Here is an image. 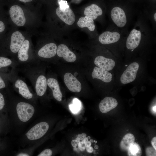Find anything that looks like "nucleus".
I'll use <instances>...</instances> for the list:
<instances>
[{"instance_id": "nucleus-24", "label": "nucleus", "mask_w": 156, "mask_h": 156, "mask_svg": "<svg viewBox=\"0 0 156 156\" xmlns=\"http://www.w3.org/2000/svg\"><path fill=\"white\" fill-rule=\"evenodd\" d=\"M69 108L73 114H76L80 111L81 109L80 101L77 99H74L73 104L69 105Z\"/></svg>"}, {"instance_id": "nucleus-5", "label": "nucleus", "mask_w": 156, "mask_h": 156, "mask_svg": "<svg viewBox=\"0 0 156 156\" xmlns=\"http://www.w3.org/2000/svg\"><path fill=\"white\" fill-rule=\"evenodd\" d=\"M110 15L112 20L118 27H122L126 25L127 17L124 11L121 8L116 7L113 8Z\"/></svg>"}, {"instance_id": "nucleus-31", "label": "nucleus", "mask_w": 156, "mask_h": 156, "mask_svg": "<svg viewBox=\"0 0 156 156\" xmlns=\"http://www.w3.org/2000/svg\"><path fill=\"white\" fill-rule=\"evenodd\" d=\"M80 141L76 139L73 140L71 142V144L72 146L75 148L78 145V143Z\"/></svg>"}, {"instance_id": "nucleus-34", "label": "nucleus", "mask_w": 156, "mask_h": 156, "mask_svg": "<svg viewBox=\"0 0 156 156\" xmlns=\"http://www.w3.org/2000/svg\"><path fill=\"white\" fill-rule=\"evenodd\" d=\"M5 29V26L3 23L0 21V33L4 31Z\"/></svg>"}, {"instance_id": "nucleus-19", "label": "nucleus", "mask_w": 156, "mask_h": 156, "mask_svg": "<svg viewBox=\"0 0 156 156\" xmlns=\"http://www.w3.org/2000/svg\"><path fill=\"white\" fill-rule=\"evenodd\" d=\"M84 14L86 16L95 20L98 16L102 15L103 11L97 5L92 4L85 8Z\"/></svg>"}, {"instance_id": "nucleus-7", "label": "nucleus", "mask_w": 156, "mask_h": 156, "mask_svg": "<svg viewBox=\"0 0 156 156\" xmlns=\"http://www.w3.org/2000/svg\"><path fill=\"white\" fill-rule=\"evenodd\" d=\"M141 38V33L140 31L135 29H132L127 40V48L130 50L136 48L140 43Z\"/></svg>"}, {"instance_id": "nucleus-41", "label": "nucleus", "mask_w": 156, "mask_h": 156, "mask_svg": "<svg viewBox=\"0 0 156 156\" xmlns=\"http://www.w3.org/2000/svg\"><path fill=\"white\" fill-rule=\"evenodd\" d=\"M99 148V146L97 145H95L94 146V148L97 149Z\"/></svg>"}, {"instance_id": "nucleus-35", "label": "nucleus", "mask_w": 156, "mask_h": 156, "mask_svg": "<svg viewBox=\"0 0 156 156\" xmlns=\"http://www.w3.org/2000/svg\"><path fill=\"white\" fill-rule=\"evenodd\" d=\"M86 148L87 152L89 153H92L93 151V148L91 146H86Z\"/></svg>"}, {"instance_id": "nucleus-3", "label": "nucleus", "mask_w": 156, "mask_h": 156, "mask_svg": "<svg viewBox=\"0 0 156 156\" xmlns=\"http://www.w3.org/2000/svg\"><path fill=\"white\" fill-rule=\"evenodd\" d=\"M10 18L13 22L18 26H23L26 23V19L22 8L17 5L12 6L9 10Z\"/></svg>"}, {"instance_id": "nucleus-33", "label": "nucleus", "mask_w": 156, "mask_h": 156, "mask_svg": "<svg viewBox=\"0 0 156 156\" xmlns=\"http://www.w3.org/2000/svg\"><path fill=\"white\" fill-rule=\"evenodd\" d=\"M151 144L153 147L156 150V137H154L152 140Z\"/></svg>"}, {"instance_id": "nucleus-27", "label": "nucleus", "mask_w": 156, "mask_h": 156, "mask_svg": "<svg viewBox=\"0 0 156 156\" xmlns=\"http://www.w3.org/2000/svg\"><path fill=\"white\" fill-rule=\"evenodd\" d=\"M147 156H156V150L151 147H147L146 151Z\"/></svg>"}, {"instance_id": "nucleus-46", "label": "nucleus", "mask_w": 156, "mask_h": 156, "mask_svg": "<svg viewBox=\"0 0 156 156\" xmlns=\"http://www.w3.org/2000/svg\"></svg>"}, {"instance_id": "nucleus-10", "label": "nucleus", "mask_w": 156, "mask_h": 156, "mask_svg": "<svg viewBox=\"0 0 156 156\" xmlns=\"http://www.w3.org/2000/svg\"><path fill=\"white\" fill-rule=\"evenodd\" d=\"M56 13L60 18L67 25H72L75 21L74 13L70 7L62 11L58 7L56 9Z\"/></svg>"}, {"instance_id": "nucleus-36", "label": "nucleus", "mask_w": 156, "mask_h": 156, "mask_svg": "<svg viewBox=\"0 0 156 156\" xmlns=\"http://www.w3.org/2000/svg\"><path fill=\"white\" fill-rule=\"evenodd\" d=\"M17 156H29V155L25 153H20L18 154Z\"/></svg>"}, {"instance_id": "nucleus-32", "label": "nucleus", "mask_w": 156, "mask_h": 156, "mask_svg": "<svg viewBox=\"0 0 156 156\" xmlns=\"http://www.w3.org/2000/svg\"><path fill=\"white\" fill-rule=\"evenodd\" d=\"M5 84L3 80L0 76V89L5 88Z\"/></svg>"}, {"instance_id": "nucleus-22", "label": "nucleus", "mask_w": 156, "mask_h": 156, "mask_svg": "<svg viewBox=\"0 0 156 156\" xmlns=\"http://www.w3.org/2000/svg\"><path fill=\"white\" fill-rule=\"evenodd\" d=\"M135 138L134 135L130 133H127L123 138L120 143V147L123 150H128L131 144L134 142Z\"/></svg>"}, {"instance_id": "nucleus-38", "label": "nucleus", "mask_w": 156, "mask_h": 156, "mask_svg": "<svg viewBox=\"0 0 156 156\" xmlns=\"http://www.w3.org/2000/svg\"><path fill=\"white\" fill-rule=\"evenodd\" d=\"M81 138L83 139L86 137V134L85 133H82V134H81Z\"/></svg>"}, {"instance_id": "nucleus-14", "label": "nucleus", "mask_w": 156, "mask_h": 156, "mask_svg": "<svg viewBox=\"0 0 156 156\" xmlns=\"http://www.w3.org/2000/svg\"><path fill=\"white\" fill-rule=\"evenodd\" d=\"M118 104L117 101L115 99L106 97L101 101L99 104V107L101 112L105 113L115 108Z\"/></svg>"}, {"instance_id": "nucleus-39", "label": "nucleus", "mask_w": 156, "mask_h": 156, "mask_svg": "<svg viewBox=\"0 0 156 156\" xmlns=\"http://www.w3.org/2000/svg\"><path fill=\"white\" fill-rule=\"evenodd\" d=\"M152 110L154 112L156 113V105H155L154 106H153L152 107Z\"/></svg>"}, {"instance_id": "nucleus-28", "label": "nucleus", "mask_w": 156, "mask_h": 156, "mask_svg": "<svg viewBox=\"0 0 156 156\" xmlns=\"http://www.w3.org/2000/svg\"><path fill=\"white\" fill-rule=\"evenodd\" d=\"M52 151L49 149H47L42 152L38 156H51L52 155Z\"/></svg>"}, {"instance_id": "nucleus-45", "label": "nucleus", "mask_w": 156, "mask_h": 156, "mask_svg": "<svg viewBox=\"0 0 156 156\" xmlns=\"http://www.w3.org/2000/svg\"><path fill=\"white\" fill-rule=\"evenodd\" d=\"M77 0V1H80V0Z\"/></svg>"}, {"instance_id": "nucleus-40", "label": "nucleus", "mask_w": 156, "mask_h": 156, "mask_svg": "<svg viewBox=\"0 0 156 156\" xmlns=\"http://www.w3.org/2000/svg\"><path fill=\"white\" fill-rule=\"evenodd\" d=\"M154 18L155 21H156V13H155L154 15Z\"/></svg>"}, {"instance_id": "nucleus-9", "label": "nucleus", "mask_w": 156, "mask_h": 156, "mask_svg": "<svg viewBox=\"0 0 156 156\" xmlns=\"http://www.w3.org/2000/svg\"><path fill=\"white\" fill-rule=\"evenodd\" d=\"M57 53L59 57H63L67 62H73L77 59L76 55L64 44H61L58 46Z\"/></svg>"}, {"instance_id": "nucleus-17", "label": "nucleus", "mask_w": 156, "mask_h": 156, "mask_svg": "<svg viewBox=\"0 0 156 156\" xmlns=\"http://www.w3.org/2000/svg\"><path fill=\"white\" fill-rule=\"evenodd\" d=\"M47 79L43 75H39L36 80L35 88L38 96H42L45 93L47 87Z\"/></svg>"}, {"instance_id": "nucleus-1", "label": "nucleus", "mask_w": 156, "mask_h": 156, "mask_svg": "<svg viewBox=\"0 0 156 156\" xmlns=\"http://www.w3.org/2000/svg\"><path fill=\"white\" fill-rule=\"evenodd\" d=\"M16 109L19 118L23 122H26L30 120L35 111L34 108L32 105L23 102L17 104Z\"/></svg>"}, {"instance_id": "nucleus-44", "label": "nucleus", "mask_w": 156, "mask_h": 156, "mask_svg": "<svg viewBox=\"0 0 156 156\" xmlns=\"http://www.w3.org/2000/svg\"><path fill=\"white\" fill-rule=\"evenodd\" d=\"M95 143H97V141H95Z\"/></svg>"}, {"instance_id": "nucleus-23", "label": "nucleus", "mask_w": 156, "mask_h": 156, "mask_svg": "<svg viewBox=\"0 0 156 156\" xmlns=\"http://www.w3.org/2000/svg\"><path fill=\"white\" fill-rule=\"evenodd\" d=\"M128 151L129 156H140L142 155L141 147L136 142H134L131 144Z\"/></svg>"}, {"instance_id": "nucleus-8", "label": "nucleus", "mask_w": 156, "mask_h": 156, "mask_svg": "<svg viewBox=\"0 0 156 156\" xmlns=\"http://www.w3.org/2000/svg\"><path fill=\"white\" fill-rule=\"evenodd\" d=\"M25 40V37L19 31L13 32L11 36L10 49L14 53L18 52L22 44Z\"/></svg>"}, {"instance_id": "nucleus-18", "label": "nucleus", "mask_w": 156, "mask_h": 156, "mask_svg": "<svg viewBox=\"0 0 156 156\" xmlns=\"http://www.w3.org/2000/svg\"><path fill=\"white\" fill-rule=\"evenodd\" d=\"M47 85L52 90L54 97L58 101H61L62 94L57 80L54 78L50 77L47 79Z\"/></svg>"}, {"instance_id": "nucleus-15", "label": "nucleus", "mask_w": 156, "mask_h": 156, "mask_svg": "<svg viewBox=\"0 0 156 156\" xmlns=\"http://www.w3.org/2000/svg\"><path fill=\"white\" fill-rule=\"evenodd\" d=\"M94 63L97 66L107 71L112 70L115 65V62L113 60L101 55L96 57Z\"/></svg>"}, {"instance_id": "nucleus-2", "label": "nucleus", "mask_w": 156, "mask_h": 156, "mask_svg": "<svg viewBox=\"0 0 156 156\" xmlns=\"http://www.w3.org/2000/svg\"><path fill=\"white\" fill-rule=\"evenodd\" d=\"M49 127V124L46 122H39L29 129L26 134V135L30 140L39 139L45 134Z\"/></svg>"}, {"instance_id": "nucleus-11", "label": "nucleus", "mask_w": 156, "mask_h": 156, "mask_svg": "<svg viewBox=\"0 0 156 156\" xmlns=\"http://www.w3.org/2000/svg\"><path fill=\"white\" fill-rule=\"evenodd\" d=\"M57 46L53 43L47 44L41 47L38 52V55L45 58H49L55 56L57 51Z\"/></svg>"}, {"instance_id": "nucleus-21", "label": "nucleus", "mask_w": 156, "mask_h": 156, "mask_svg": "<svg viewBox=\"0 0 156 156\" xmlns=\"http://www.w3.org/2000/svg\"><path fill=\"white\" fill-rule=\"evenodd\" d=\"M77 25L81 28L87 27L91 31H94L95 28L94 20L87 16L80 17L77 22Z\"/></svg>"}, {"instance_id": "nucleus-43", "label": "nucleus", "mask_w": 156, "mask_h": 156, "mask_svg": "<svg viewBox=\"0 0 156 156\" xmlns=\"http://www.w3.org/2000/svg\"><path fill=\"white\" fill-rule=\"evenodd\" d=\"M87 138H88V139H90V138H91L90 136H88Z\"/></svg>"}, {"instance_id": "nucleus-12", "label": "nucleus", "mask_w": 156, "mask_h": 156, "mask_svg": "<svg viewBox=\"0 0 156 156\" xmlns=\"http://www.w3.org/2000/svg\"><path fill=\"white\" fill-rule=\"evenodd\" d=\"M120 36L118 32L106 31L99 36V40L101 43L107 44L116 42L120 39Z\"/></svg>"}, {"instance_id": "nucleus-29", "label": "nucleus", "mask_w": 156, "mask_h": 156, "mask_svg": "<svg viewBox=\"0 0 156 156\" xmlns=\"http://www.w3.org/2000/svg\"><path fill=\"white\" fill-rule=\"evenodd\" d=\"M86 143L83 139L78 143L77 146L79 148L81 151H83L85 150Z\"/></svg>"}, {"instance_id": "nucleus-30", "label": "nucleus", "mask_w": 156, "mask_h": 156, "mask_svg": "<svg viewBox=\"0 0 156 156\" xmlns=\"http://www.w3.org/2000/svg\"><path fill=\"white\" fill-rule=\"evenodd\" d=\"M5 104V100L3 96L0 92V110L3 109Z\"/></svg>"}, {"instance_id": "nucleus-13", "label": "nucleus", "mask_w": 156, "mask_h": 156, "mask_svg": "<svg viewBox=\"0 0 156 156\" xmlns=\"http://www.w3.org/2000/svg\"><path fill=\"white\" fill-rule=\"evenodd\" d=\"M15 87L18 89L19 94L27 99L32 98L33 94L30 91L27 83L23 80L18 79L14 82Z\"/></svg>"}, {"instance_id": "nucleus-16", "label": "nucleus", "mask_w": 156, "mask_h": 156, "mask_svg": "<svg viewBox=\"0 0 156 156\" xmlns=\"http://www.w3.org/2000/svg\"><path fill=\"white\" fill-rule=\"evenodd\" d=\"M92 76L93 79H99L106 83L110 82L112 77V74L109 72L97 67L94 68Z\"/></svg>"}, {"instance_id": "nucleus-42", "label": "nucleus", "mask_w": 156, "mask_h": 156, "mask_svg": "<svg viewBox=\"0 0 156 156\" xmlns=\"http://www.w3.org/2000/svg\"><path fill=\"white\" fill-rule=\"evenodd\" d=\"M90 141L91 142H94V140L92 139H90Z\"/></svg>"}, {"instance_id": "nucleus-26", "label": "nucleus", "mask_w": 156, "mask_h": 156, "mask_svg": "<svg viewBox=\"0 0 156 156\" xmlns=\"http://www.w3.org/2000/svg\"><path fill=\"white\" fill-rule=\"evenodd\" d=\"M58 2L59 5L60 9L62 11H65L69 7L67 1L64 0H58Z\"/></svg>"}, {"instance_id": "nucleus-25", "label": "nucleus", "mask_w": 156, "mask_h": 156, "mask_svg": "<svg viewBox=\"0 0 156 156\" xmlns=\"http://www.w3.org/2000/svg\"><path fill=\"white\" fill-rule=\"evenodd\" d=\"M12 62L10 59L3 57H0V69L10 65Z\"/></svg>"}, {"instance_id": "nucleus-6", "label": "nucleus", "mask_w": 156, "mask_h": 156, "mask_svg": "<svg viewBox=\"0 0 156 156\" xmlns=\"http://www.w3.org/2000/svg\"><path fill=\"white\" fill-rule=\"evenodd\" d=\"M64 81L68 89L71 91L79 92L81 90V83L72 73H66L64 76Z\"/></svg>"}, {"instance_id": "nucleus-37", "label": "nucleus", "mask_w": 156, "mask_h": 156, "mask_svg": "<svg viewBox=\"0 0 156 156\" xmlns=\"http://www.w3.org/2000/svg\"><path fill=\"white\" fill-rule=\"evenodd\" d=\"M19 1L23 2H29L32 1L33 0H18Z\"/></svg>"}, {"instance_id": "nucleus-4", "label": "nucleus", "mask_w": 156, "mask_h": 156, "mask_svg": "<svg viewBox=\"0 0 156 156\" xmlns=\"http://www.w3.org/2000/svg\"><path fill=\"white\" fill-rule=\"evenodd\" d=\"M139 68V65L137 63L134 62L131 64L121 76V82L126 84L133 81L136 78Z\"/></svg>"}, {"instance_id": "nucleus-20", "label": "nucleus", "mask_w": 156, "mask_h": 156, "mask_svg": "<svg viewBox=\"0 0 156 156\" xmlns=\"http://www.w3.org/2000/svg\"><path fill=\"white\" fill-rule=\"evenodd\" d=\"M29 46V41L27 40H25L18 52V58L20 62H25L28 60Z\"/></svg>"}]
</instances>
